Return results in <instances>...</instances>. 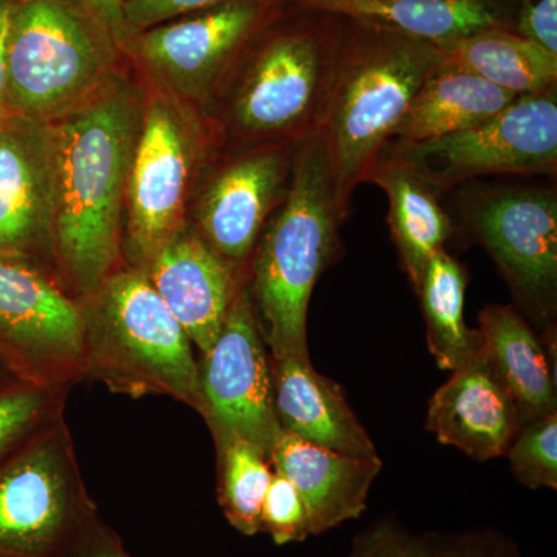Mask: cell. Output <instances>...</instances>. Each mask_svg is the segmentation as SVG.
I'll list each match as a JSON object with an SVG mask.
<instances>
[{"instance_id":"cell-1","label":"cell","mask_w":557,"mask_h":557,"mask_svg":"<svg viewBox=\"0 0 557 557\" xmlns=\"http://www.w3.org/2000/svg\"><path fill=\"white\" fill-rule=\"evenodd\" d=\"M141 120L134 91L112 87L49 131L50 242L62 278L83 304L119 270L121 214Z\"/></svg>"},{"instance_id":"cell-2","label":"cell","mask_w":557,"mask_h":557,"mask_svg":"<svg viewBox=\"0 0 557 557\" xmlns=\"http://www.w3.org/2000/svg\"><path fill=\"white\" fill-rule=\"evenodd\" d=\"M344 20L285 2L211 95L240 153L296 146L321 129L338 65Z\"/></svg>"},{"instance_id":"cell-3","label":"cell","mask_w":557,"mask_h":557,"mask_svg":"<svg viewBox=\"0 0 557 557\" xmlns=\"http://www.w3.org/2000/svg\"><path fill=\"white\" fill-rule=\"evenodd\" d=\"M344 219L321 132L298 143L287 196L270 215L247 288L271 359L310 358L307 314L319 277L338 259Z\"/></svg>"},{"instance_id":"cell-4","label":"cell","mask_w":557,"mask_h":557,"mask_svg":"<svg viewBox=\"0 0 557 557\" xmlns=\"http://www.w3.org/2000/svg\"><path fill=\"white\" fill-rule=\"evenodd\" d=\"M443 62L432 44L344 20L327 110L319 132L343 219L369 182L428 76Z\"/></svg>"},{"instance_id":"cell-5","label":"cell","mask_w":557,"mask_h":557,"mask_svg":"<svg viewBox=\"0 0 557 557\" xmlns=\"http://www.w3.org/2000/svg\"><path fill=\"white\" fill-rule=\"evenodd\" d=\"M87 379L116 394L163 395L199 412V362L145 271L116 270L84 304Z\"/></svg>"},{"instance_id":"cell-6","label":"cell","mask_w":557,"mask_h":557,"mask_svg":"<svg viewBox=\"0 0 557 557\" xmlns=\"http://www.w3.org/2000/svg\"><path fill=\"white\" fill-rule=\"evenodd\" d=\"M116 44L81 0H11L3 106L30 121L72 108L102 83Z\"/></svg>"},{"instance_id":"cell-7","label":"cell","mask_w":557,"mask_h":557,"mask_svg":"<svg viewBox=\"0 0 557 557\" xmlns=\"http://www.w3.org/2000/svg\"><path fill=\"white\" fill-rule=\"evenodd\" d=\"M458 222L496 262L528 322L555 329L557 190L539 183L458 186Z\"/></svg>"},{"instance_id":"cell-8","label":"cell","mask_w":557,"mask_h":557,"mask_svg":"<svg viewBox=\"0 0 557 557\" xmlns=\"http://www.w3.org/2000/svg\"><path fill=\"white\" fill-rule=\"evenodd\" d=\"M95 516L64 417L0 467V557H58Z\"/></svg>"},{"instance_id":"cell-9","label":"cell","mask_w":557,"mask_h":557,"mask_svg":"<svg viewBox=\"0 0 557 557\" xmlns=\"http://www.w3.org/2000/svg\"><path fill=\"white\" fill-rule=\"evenodd\" d=\"M381 160L405 164L440 194L494 175L557 171V86L522 95L471 129L421 143H391Z\"/></svg>"},{"instance_id":"cell-10","label":"cell","mask_w":557,"mask_h":557,"mask_svg":"<svg viewBox=\"0 0 557 557\" xmlns=\"http://www.w3.org/2000/svg\"><path fill=\"white\" fill-rule=\"evenodd\" d=\"M0 358L33 386L69 388L87 379L84 304L20 252L0 251Z\"/></svg>"},{"instance_id":"cell-11","label":"cell","mask_w":557,"mask_h":557,"mask_svg":"<svg viewBox=\"0 0 557 557\" xmlns=\"http://www.w3.org/2000/svg\"><path fill=\"white\" fill-rule=\"evenodd\" d=\"M200 416L215 435L248 440L270 458L281 426L274 410L269 347L247 281L237 289L218 339L199 362Z\"/></svg>"},{"instance_id":"cell-12","label":"cell","mask_w":557,"mask_h":557,"mask_svg":"<svg viewBox=\"0 0 557 557\" xmlns=\"http://www.w3.org/2000/svg\"><path fill=\"white\" fill-rule=\"evenodd\" d=\"M200 131L168 102L146 109L127 180L129 251L141 267L183 230Z\"/></svg>"},{"instance_id":"cell-13","label":"cell","mask_w":557,"mask_h":557,"mask_svg":"<svg viewBox=\"0 0 557 557\" xmlns=\"http://www.w3.org/2000/svg\"><path fill=\"white\" fill-rule=\"evenodd\" d=\"M284 0H234L131 36V46L159 78L182 94L209 97L249 40Z\"/></svg>"},{"instance_id":"cell-14","label":"cell","mask_w":557,"mask_h":557,"mask_svg":"<svg viewBox=\"0 0 557 557\" xmlns=\"http://www.w3.org/2000/svg\"><path fill=\"white\" fill-rule=\"evenodd\" d=\"M295 148L240 153L211 178L201 194L197 234L247 278L260 234L287 196Z\"/></svg>"},{"instance_id":"cell-15","label":"cell","mask_w":557,"mask_h":557,"mask_svg":"<svg viewBox=\"0 0 557 557\" xmlns=\"http://www.w3.org/2000/svg\"><path fill=\"white\" fill-rule=\"evenodd\" d=\"M138 269L201 355L218 339L231 302L247 281L199 234L185 228Z\"/></svg>"},{"instance_id":"cell-16","label":"cell","mask_w":557,"mask_h":557,"mask_svg":"<svg viewBox=\"0 0 557 557\" xmlns=\"http://www.w3.org/2000/svg\"><path fill=\"white\" fill-rule=\"evenodd\" d=\"M520 428L518 409L483 347L429 399L428 431L474 460L505 456Z\"/></svg>"},{"instance_id":"cell-17","label":"cell","mask_w":557,"mask_h":557,"mask_svg":"<svg viewBox=\"0 0 557 557\" xmlns=\"http://www.w3.org/2000/svg\"><path fill=\"white\" fill-rule=\"evenodd\" d=\"M270 463L302 497L311 536L361 518L373 482L383 469L380 456H346L285 431L274 440Z\"/></svg>"},{"instance_id":"cell-18","label":"cell","mask_w":557,"mask_h":557,"mask_svg":"<svg viewBox=\"0 0 557 557\" xmlns=\"http://www.w3.org/2000/svg\"><path fill=\"white\" fill-rule=\"evenodd\" d=\"M440 47L491 28L516 30L518 0H284Z\"/></svg>"},{"instance_id":"cell-19","label":"cell","mask_w":557,"mask_h":557,"mask_svg":"<svg viewBox=\"0 0 557 557\" xmlns=\"http://www.w3.org/2000/svg\"><path fill=\"white\" fill-rule=\"evenodd\" d=\"M271 373L281 431L346 456H379L343 387L321 375L310 358L271 359Z\"/></svg>"},{"instance_id":"cell-20","label":"cell","mask_w":557,"mask_h":557,"mask_svg":"<svg viewBox=\"0 0 557 557\" xmlns=\"http://www.w3.org/2000/svg\"><path fill=\"white\" fill-rule=\"evenodd\" d=\"M44 240H51L49 131L7 119L0 131V251L27 255Z\"/></svg>"},{"instance_id":"cell-21","label":"cell","mask_w":557,"mask_h":557,"mask_svg":"<svg viewBox=\"0 0 557 557\" xmlns=\"http://www.w3.org/2000/svg\"><path fill=\"white\" fill-rule=\"evenodd\" d=\"M483 351L527 424L557 412L555 372L533 325L515 306L491 304L479 314Z\"/></svg>"},{"instance_id":"cell-22","label":"cell","mask_w":557,"mask_h":557,"mask_svg":"<svg viewBox=\"0 0 557 557\" xmlns=\"http://www.w3.org/2000/svg\"><path fill=\"white\" fill-rule=\"evenodd\" d=\"M369 182L387 196L392 242L417 289L428 263L456 233V220L443 207L438 190L398 161L381 160Z\"/></svg>"},{"instance_id":"cell-23","label":"cell","mask_w":557,"mask_h":557,"mask_svg":"<svg viewBox=\"0 0 557 557\" xmlns=\"http://www.w3.org/2000/svg\"><path fill=\"white\" fill-rule=\"evenodd\" d=\"M516 98L474 73L442 62L418 90L391 143L429 141L471 129Z\"/></svg>"},{"instance_id":"cell-24","label":"cell","mask_w":557,"mask_h":557,"mask_svg":"<svg viewBox=\"0 0 557 557\" xmlns=\"http://www.w3.org/2000/svg\"><path fill=\"white\" fill-rule=\"evenodd\" d=\"M443 62L522 97L557 86V54L508 28H491L440 47Z\"/></svg>"},{"instance_id":"cell-25","label":"cell","mask_w":557,"mask_h":557,"mask_svg":"<svg viewBox=\"0 0 557 557\" xmlns=\"http://www.w3.org/2000/svg\"><path fill=\"white\" fill-rule=\"evenodd\" d=\"M468 274L446 249L428 263L416 293L426 324L429 350L442 370L454 372L472 361L482 350L479 330L465 321Z\"/></svg>"},{"instance_id":"cell-26","label":"cell","mask_w":557,"mask_h":557,"mask_svg":"<svg viewBox=\"0 0 557 557\" xmlns=\"http://www.w3.org/2000/svg\"><path fill=\"white\" fill-rule=\"evenodd\" d=\"M218 498L230 525L244 536L260 533V512L273 479L270 458L248 440L215 435Z\"/></svg>"},{"instance_id":"cell-27","label":"cell","mask_w":557,"mask_h":557,"mask_svg":"<svg viewBox=\"0 0 557 557\" xmlns=\"http://www.w3.org/2000/svg\"><path fill=\"white\" fill-rule=\"evenodd\" d=\"M69 388L21 383L0 388V456L62 416Z\"/></svg>"},{"instance_id":"cell-28","label":"cell","mask_w":557,"mask_h":557,"mask_svg":"<svg viewBox=\"0 0 557 557\" xmlns=\"http://www.w3.org/2000/svg\"><path fill=\"white\" fill-rule=\"evenodd\" d=\"M505 456L520 485L530 490L557 487V412L528 421Z\"/></svg>"},{"instance_id":"cell-29","label":"cell","mask_w":557,"mask_h":557,"mask_svg":"<svg viewBox=\"0 0 557 557\" xmlns=\"http://www.w3.org/2000/svg\"><path fill=\"white\" fill-rule=\"evenodd\" d=\"M265 531L276 545L304 542L311 536L309 512L295 485L274 471L260 512V533Z\"/></svg>"},{"instance_id":"cell-30","label":"cell","mask_w":557,"mask_h":557,"mask_svg":"<svg viewBox=\"0 0 557 557\" xmlns=\"http://www.w3.org/2000/svg\"><path fill=\"white\" fill-rule=\"evenodd\" d=\"M348 557H434V553L426 536H416L394 520H380L354 539Z\"/></svg>"},{"instance_id":"cell-31","label":"cell","mask_w":557,"mask_h":557,"mask_svg":"<svg viewBox=\"0 0 557 557\" xmlns=\"http://www.w3.org/2000/svg\"><path fill=\"white\" fill-rule=\"evenodd\" d=\"M434 557H520L518 547L505 534L494 530L460 534H426Z\"/></svg>"},{"instance_id":"cell-32","label":"cell","mask_w":557,"mask_h":557,"mask_svg":"<svg viewBox=\"0 0 557 557\" xmlns=\"http://www.w3.org/2000/svg\"><path fill=\"white\" fill-rule=\"evenodd\" d=\"M234 0H127L123 9L124 33L127 36L166 24L183 14L212 9Z\"/></svg>"},{"instance_id":"cell-33","label":"cell","mask_w":557,"mask_h":557,"mask_svg":"<svg viewBox=\"0 0 557 557\" xmlns=\"http://www.w3.org/2000/svg\"><path fill=\"white\" fill-rule=\"evenodd\" d=\"M516 32L557 54V0H518Z\"/></svg>"},{"instance_id":"cell-34","label":"cell","mask_w":557,"mask_h":557,"mask_svg":"<svg viewBox=\"0 0 557 557\" xmlns=\"http://www.w3.org/2000/svg\"><path fill=\"white\" fill-rule=\"evenodd\" d=\"M58 557H131L115 531L101 522L98 515L84 527Z\"/></svg>"},{"instance_id":"cell-35","label":"cell","mask_w":557,"mask_h":557,"mask_svg":"<svg viewBox=\"0 0 557 557\" xmlns=\"http://www.w3.org/2000/svg\"><path fill=\"white\" fill-rule=\"evenodd\" d=\"M112 30L116 39H126L123 25V9L127 0H81Z\"/></svg>"},{"instance_id":"cell-36","label":"cell","mask_w":557,"mask_h":557,"mask_svg":"<svg viewBox=\"0 0 557 557\" xmlns=\"http://www.w3.org/2000/svg\"><path fill=\"white\" fill-rule=\"evenodd\" d=\"M11 0H0V110L5 101L7 36H9Z\"/></svg>"},{"instance_id":"cell-37","label":"cell","mask_w":557,"mask_h":557,"mask_svg":"<svg viewBox=\"0 0 557 557\" xmlns=\"http://www.w3.org/2000/svg\"><path fill=\"white\" fill-rule=\"evenodd\" d=\"M7 375L13 376V373L10 372V369L7 368V364H5V362H3V359L0 358V381L5 380ZM13 379H14V376H13ZM14 380H16V379H14ZM0 388H3V387H0Z\"/></svg>"},{"instance_id":"cell-38","label":"cell","mask_w":557,"mask_h":557,"mask_svg":"<svg viewBox=\"0 0 557 557\" xmlns=\"http://www.w3.org/2000/svg\"><path fill=\"white\" fill-rule=\"evenodd\" d=\"M7 119H9V116H7L5 110H0V131L5 126Z\"/></svg>"}]
</instances>
